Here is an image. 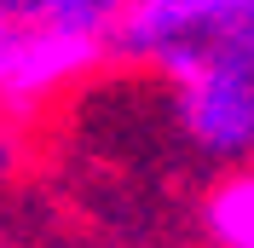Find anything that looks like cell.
Segmentation results:
<instances>
[{
  "mask_svg": "<svg viewBox=\"0 0 254 248\" xmlns=\"http://www.w3.org/2000/svg\"><path fill=\"white\" fill-rule=\"evenodd\" d=\"M150 75L168 87L174 127L190 150H202L220 168L249 162L254 150V35L168 52L162 63H150Z\"/></svg>",
  "mask_w": 254,
  "mask_h": 248,
  "instance_id": "1",
  "label": "cell"
},
{
  "mask_svg": "<svg viewBox=\"0 0 254 248\" xmlns=\"http://www.w3.org/2000/svg\"><path fill=\"white\" fill-rule=\"evenodd\" d=\"M104 63H110V47L98 35L17 12L0 35V110L6 116H41L52 98L75 93Z\"/></svg>",
  "mask_w": 254,
  "mask_h": 248,
  "instance_id": "2",
  "label": "cell"
},
{
  "mask_svg": "<svg viewBox=\"0 0 254 248\" xmlns=\"http://www.w3.org/2000/svg\"><path fill=\"white\" fill-rule=\"evenodd\" d=\"M249 35H254V0H133L110 35V58L150 69L168 52L249 41Z\"/></svg>",
  "mask_w": 254,
  "mask_h": 248,
  "instance_id": "3",
  "label": "cell"
},
{
  "mask_svg": "<svg viewBox=\"0 0 254 248\" xmlns=\"http://www.w3.org/2000/svg\"><path fill=\"white\" fill-rule=\"evenodd\" d=\"M196 225H202L208 248H254V173H249V162H225L208 179L202 202H196Z\"/></svg>",
  "mask_w": 254,
  "mask_h": 248,
  "instance_id": "4",
  "label": "cell"
},
{
  "mask_svg": "<svg viewBox=\"0 0 254 248\" xmlns=\"http://www.w3.org/2000/svg\"><path fill=\"white\" fill-rule=\"evenodd\" d=\"M17 12L29 17H47V23H64V29H81V35H98L104 47H110L116 23L127 17L133 0H12Z\"/></svg>",
  "mask_w": 254,
  "mask_h": 248,
  "instance_id": "5",
  "label": "cell"
},
{
  "mask_svg": "<svg viewBox=\"0 0 254 248\" xmlns=\"http://www.w3.org/2000/svg\"><path fill=\"white\" fill-rule=\"evenodd\" d=\"M12 17H17V6H12V0H0V35H6V23H12Z\"/></svg>",
  "mask_w": 254,
  "mask_h": 248,
  "instance_id": "6",
  "label": "cell"
}]
</instances>
